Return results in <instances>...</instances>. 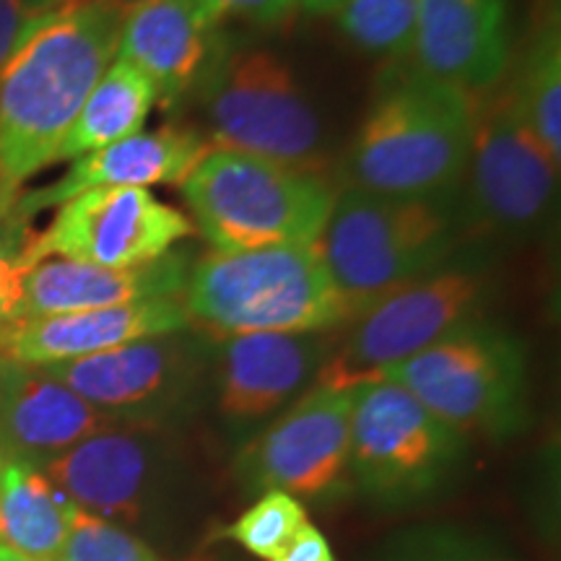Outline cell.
I'll use <instances>...</instances> for the list:
<instances>
[{"label":"cell","mask_w":561,"mask_h":561,"mask_svg":"<svg viewBox=\"0 0 561 561\" xmlns=\"http://www.w3.org/2000/svg\"><path fill=\"white\" fill-rule=\"evenodd\" d=\"M210 346L191 328L42 369L115 424L170 432L210 392Z\"/></svg>","instance_id":"obj_10"},{"label":"cell","mask_w":561,"mask_h":561,"mask_svg":"<svg viewBox=\"0 0 561 561\" xmlns=\"http://www.w3.org/2000/svg\"><path fill=\"white\" fill-rule=\"evenodd\" d=\"M191 331L182 297L149 299L123 307H102L66 314L26 318L5 341L0 362L53 367L83 356L128 346V343Z\"/></svg>","instance_id":"obj_19"},{"label":"cell","mask_w":561,"mask_h":561,"mask_svg":"<svg viewBox=\"0 0 561 561\" xmlns=\"http://www.w3.org/2000/svg\"><path fill=\"white\" fill-rule=\"evenodd\" d=\"M115 421L42 367L0 362V455L45 466Z\"/></svg>","instance_id":"obj_21"},{"label":"cell","mask_w":561,"mask_h":561,"mask_svg":"<svg viewBox=\"0 0 561 561\" xmlns=\"http://www.w3.org/2000/svg\"><path fill=\"white\" fill-rule=\"evenodd\" d=\"M76 504L32 462L3 458L0 466V546L19 557L60 561Z\"/></svg>","instance_id":"obj_22"},{"label":"cell","mask_w":561,"mask_h":561,"mask_svg":"<svg viewBox=\"0 0 561 561\" xmlns=\"http://www.w3.org/2000/svg\"><path fill=\"white\" fill-rule=\"evenodd\" d=\"M512 96L538 144L561 164V32L557 5L533 34L515 79H510Z\"/></svg>","instance_id":"obj_24"},{"label":"cell","mask_w":561,"mask_h":561,"mask_svg":"<svg viewBox=\"0 0 561 561\" xmlns=\"http://www.w3.org/2000/svg\"><path fill=\"white\" fill-rule=\"evenodd\" d=\"M24 237L19 224L11 221L9 229L0 231V356H3L5 341L24 320V273L26 263L21 257Z\"/></svg>","instance_id":"obj_29"},{"label":"cell","mask_w":561,"mask_h":561,"mask_svg":"<svg viewBox=\"0 0 561 561\" xmlns=\"http://www.w3.org/2000/svg\"><path fill=\"white\" fill-rule=\"evenodd\" d=\"M55 3H60V0H30V5L34 11H45V9H50V5H55Z\"/></svg>","instance_id":"obj_37"},{"label":"cell","mask_w":561,"mask_h":561,"mask_svg":"<svg viewBox=\"0 0 561 561\" xmlns=\"http://www.w3.org/2000/svg\"><path fill=\"white\" fill-rule=\"evenodd\" d=\"M180 187L216 252L318 244L339 193L322 174L216 146Z\"/></svg>","instance_id":"obj_5"},{"label":"cell","mask_w":561,"mask_h":561,"mask_svg":"<svg viewBox=\"0 0 561 561\" xmlns=\"http://www.w3.org/2000/svg\"><path fill=\"white\" fill-rule=\"evenodd\" d=\"M203 5L219 24L227 19H240L265 30L286 24L297 13L294 0H203Z\"/></svg>","instance_id":"obj_30"},{"label":"cell","mask_w":561,"mask_h":561,"mask_svg":"<svg viewBox=\"0 0 561 561\" xmlns=\"http://www.w3.org/2000/svg\"><path fill=\"white\" fill-rule=\"evenodd\" d=\"M19 195H21V187L13 185V182L0 172V231L11 227L13 208H16Z\"/></svg>","instance_id":"obj_33"},{"label":"cell","mask_w":561,"mask_h":561,"mask_svg":"<svg viewBox=\"0 0 561 561\" xmlns=\"http://www.w3.org/2000/svg\"><path fill=\"white\" fill-rule=\"evenodd\" d=\"M195 224L146 187H96L58 206L50 227L26 234L21 257H66L104 268L146 265L191 240Z\"/></svg>","instance_id":"obj_13"},{"label":"cell","mask_w":561,"mask_h":561,"mask_svg":"<svg viewBox=\"0 0 561 561\" xmlns=\"http://www.w3.org/2000/svg\"><path fill=\"white\" fill-rule=\"evenodd\" d=\"M359 561H512L486 533L460 523H419L385 536Z\"/></svg>","instance_id":"obj_25"},{"label":"cell","mask_w":561,"mask_h":561,"mask_svg":"<svg viewBox=\"0 0 561 561\" xmlns=\"http://www.w3.org/2000/svg\"><path fill=\"white\" fill-rule=\"evenodd\" d=\"M210 140L185 125H164L159 130L138 133L117 144L79 157L73 167L53 185L21 193L13 208V224L30 221L47 208H58L76 195L96 187H146L182 185L195 164L206 157Z\"/></svg>","instance_id":"obj_18"},{"label":"cell","mask_w":561,"mask_h":561,"mask_svg":"<svg viewBox=\"0 0 561 561\" xmlns=\"http://www.w3.org/2000/svg\"><path fill=\"white\" fill-rule=\"evenodd\" d=\"M460 437L507 439L528 409V354L520 339L483 318L385 371Z\"/></svg>","instance_id":"obj_8"},{"label":"cell","mask_w":561,"mask_h":561,"mask_svg":"<svg viewBox=\"0 0 561 561\" xmlns=\"http://www.w3.org/2000/svg\"><path fill=\"white\" fill-rule=\"evenodd\" d=\"M224 39L203 0H146L125 13L115 58L138 68L164 107H178L198 89Z\"/></svg>","instance_id":"obj_17"},{"label":"cell","mask_w":561,"mask_h":561,"mask_svg":"<svg viewBox=\"0 0 561 561\" xmlns=\"http://www.w3.org/2000/svg\"><path fill=\"white\" fill-rule=\"evenodd\" d=\"M60 561H167L144 538L91 512L76 510Z\"/></svg>","instance_id":"obj_28"},{"label":"cell","mask_w":561,"mask_h":561,"mask_svg":"<svg viewBox=\"0 0 561 561\" xmlns=\"http://www.w3.org/2000/svg\"><path fill=\"white\" fill-rule=\"evenodd\" d=\"M362 385L314 382L289 409L242 442L234 476L250 494L286 491L305 504L351 494V413Z\"/></svg>","instance_id":"obj_12"},{"label":"cell","mask_w":561,"mask_h":561,"mask_svg":"<svg viewBox=\"0 0 561 561\" xmlns=\"http://www.w3.org/2000/svg\"><path fill=\"white\" fill-rule=\"evenodd\" d=\"M507 0H419L409 62L468 94L504 81L510 68Z\"/></svg>","instance_id":"obj_16"},{"label":"cell","mask_w":561,"mask_h":561,"mask_svg":"<svg viewBox=\"0 0 561 561\" xmlns=\"http://www.w3.org/2000/svg\"><path fill=\"white\" fill-rule=\"evenodd\" d=\"M416 13L419 0H348L335 21L356 50L390 66L411 58Z\"/></svg>","instance_id":"obj_26"},{"label":"cell","mask_w":561,"mask_h":561,"mask_svg":"<svg viewBox=\"0 0 561 561\" xmlns=\"http://www.w3.org/2000/svg\"><path fill=\"white\" fill-rule=\"evenodd\" d=\"M462 237L458 195L403 198L343 187L318 248L359 318L401 286L450 265Z\"/></svg>","instance_id":"obj_4"},{"label":"cell","mask_w":561,"mask_h":561,"mask_svg":"<svg viewBox=\"0 0 561 561\" xmlns=\"http://www.w3.org/2000/svg\"><path fill=\"white\" fill-rule=\"evenodd\" d=\"M466 458L468 439L401 385H362L351 413V494L377 510L424 507L453 489Z\"/></svg>","instance_id":"obj_7"},{"label":"cell","mask_w":561,"mask_h":561,"mask_svg":"<svg viewBox=\"0 0 561 561\" xmlns=\"http://www.w3.org/2000/svg\"><path fill=\"white\" fill-rule=\"evenodd\" d=\"M107 3H112V5H115V9H117V11L128 13V11H133V9H136V5H140V3H146V0H107Z\"/></svg>","instance_id":"obj_35"},{"label":"cell","mask_w":561,"mask_h":561,"mask_svg":"<svg viewBox=\"0 0 561 561\" xmlns=\"http://www.w3.org/2000/svg\"><path fill=\"white\" fill-rule=\"evenodd\" d=\"M333 348L331 333H248L214 341L216 416L231 437L248 442L312 388Z\"/></svg>","instance_id":"obj_15"},{"label":"cell","mask_w":561,"mask_h":561,"mask_svg":"<svg viewBox=\"0 0 561 561\" xmlns=\"http://www.w3.org/2000/svg\"><path fill=\"white\" fill-rule=\"evenodd\" d=\"M187 320L210 341L248 333H333L356 320L318 244L195 257Z\"/></svg>","instance_id":"obj_3"},{"label":"cell","mask_w":561,"mask_h":561,"mask_svg":"<svg viewBox=\"0 0 561 561\" xmlns=\"http://www.w3.org/2000/svg\"><path fill=\"white\" fill-rule=\"evenodd\" d=\"M34 16H37V11L32 9L30 0H0V68L16 50L19 39L24 37Z\"/></svg>","instance_id":"obj_32"},{"label":"cell","mask_w":561,"mask_h":561,"mask_svg":"<svg viewBox=\"0 0 561 561\" xmlns=\"http://www.w3.org/2000/svg\"><path fill=\"white\" fill-rule=\"evenodd\" d=\"M307 523V507L286 491H263L237 520L224 525V541L242 546L252 557L273 561Z\"/></svg>","instance_id":"obj_27"},{"label":"cell","mask_w":561,"mask_h":561,"mask_svg":"<svg viewBox=\"0 0 561 561\" xmlns=\"http://www.w3.org/2000/svg\"><path fill=\"white\" fill-rule=\"evenodd\" d=\"M273 561H339V557L325 533L307 520Z\"/></svg>","instance_id":"obj_31"},{"label":"cell","mask_w":561,"mask_h":561,"mask_svg":"<svg viewBox=\"0 0 561 561\" xmlns=\"http://www.w3.org/2000/svg\"><path fill=\"white\" fill-rule=\"evenodd\" d=\"M489 278L476 265H445L364 310L351 333L322 364L318 380L367 385L430 348L432 343L481 318Z\"/></svg>","instance_id":"obj_11"},{"label":"cell","mask_w":561,"mask_h":561,"mask_svg":"<svg viewBox=\"0 0 561 561\" xmlns=\"http://www.w3.org/2000/svg\"><path fill=\"white\" fill-rule=\"evenodd\" d=\"M460 187L466 231L528 240L549 229L557 216L559 161L525 125L510 83L476 94L473 138Z\"/></svg>","instance_id":"obj_9"},{"label":"cell","mask_w":561,"mask_h":561,"mask_svg":"<svg viewBox=\"0 0 561 561\" xmlns=\"http://www.w3.org/2000/svg\"><path fill=\"white\" fill-rule=\"evenodd\" d=\"M159 102L153 83L125 60H112L102 79L91 89L73 125L62 138L55 161H68L100 151L144 133L153 104Z\"/></svg>","instance_id":"obj_23"},{"label":"cell","mask_w":561,"mask_h":561,"mask_svg":"<svg viewBox=\"0 0 561 561\" xmlns=\"http://www.w3.org/2000/svg\"><path fill=\"white\" fill-rule=\"evenodd\" d=\"M191 268L187 250H172L159 261L130 268L42 257L24 273V320L182 297Z\"/></svg>","instance_id":"obj_20"},{"label":"cell","mask_w":561,"mask_h":561,"mask_svg":"<svg viewBox=\"0 0 561 561\" xmlns=\"http://www.w3.org/2000/svg\"><path fill=\"white\" fill-rule=\"evenodd\" d=\"M125 13L107 0L39 11L0 68V172L13 185L55 164L66 133L117 55Z\"/></svg>","instance_id":"obj_1"},{"label":"cell","mask_w":561,"mask_h":561,"mask_svg":"<svg viewBox=\"0 0 561 561\" xmlns=\"http://www.w3.org/2000/svg\"><path fill=\"white\" fill-rule=\"evenodd\" d=\"M0 466H3V455H0Z\"/></svg>","instance_id":"obj_38"},{"label":"cell","mask_w":561,"mask_h":561,"mask_svg":"<svg viewBox=\"0 0 561 561\" xmlns=\"http://www.w3.org/2000/svg\"><path fill=\"white\" fill-rule=\"evenodd\" d=\"M167 432L112 424L42 466L76 507L115 525L144 523L170 494L174 453Z\"/></svg>","instance_id":"obj_14"},{"label":"cell","mask_w":561,"mask_h":561,"mask_svg":"<svg viewBox=\"0 0 561 561\" xmlns=\"http://www.w3.org/2000/svg\"><path fill=\"white\" fill-rule=\"evenodd\" d=\"M198 94L216 149L252 153L301 172L325 170V128L284 55L224 39Z\"/></svg>","instance_id":"obj_6"},{"label":"cell","mask_w":561,"mask_h":561,"mask_svg":"<svg viewBox=\"0 0 561 561\" xmlns=\"http://www.w3.org/2000/svg\"><path fill=\"white\" fill-rule=\"evenodd\" d=\"M297 11L310 13V16H335L348 0H294Z\"/></svg>","instance_id":"obj_34"},{"label":"cell","mask_w":561,"mask_h":561,"mask_svg":"<svg viewBox=\"0 0 561 561\" xmlns=\"http://www.w3.org/2000/svg\"><path fill=\"white\" fill-rule=\"evenodd\" d=\"M473 115L476 94L421 73L409 60L390 62L343 159V182L403 198L458 195Z\"/></svg>","instance_id":"obj_2"},{"label":"cell","mask_w":561,"mask_h":561,"mask_svg":"<svg viewBox=\"0 0 561 561\" xmlns=\"http://www.w3.org/2000/svg\"><path fill=\"white\" fill-rule=\"evenodd\" d=\"M0 561H37V559H26V557H19V553H13V551L3 549V546H0Z\"/></svg>","instance_id":"obj_36"}]
</instances>
